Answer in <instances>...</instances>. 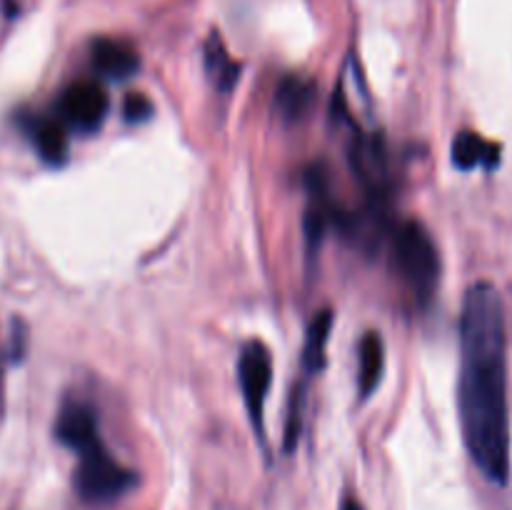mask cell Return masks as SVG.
Masks as SVG:
<instances>
[{"mask_svg":"<svg viewBox=\"0 0 512 510\" xmlns=\"http://www.w3.org/2000/svg\"><path fill=\"white\" fill-rule=\"evenodd\" d=\"M93 68L108 80H125L138 73L140 58L135 48L125 40L115 38H98L90 48Z\"/></svg>","mask_w":512,"mask_h":510,"instance_id":"9c48e42d","label":"cell"},{"mask_svg":"<svg viewBox=\"0 0 512 510\" xmlns=\"http://www.w3.org/2000/svg\"><path fill=\"white\" fill-rule=\"evenodd\" d=\"M203 63L213 88L225 95L233 93V88L240 80V63L233 60V55L228 53V48H225L223 38L218 33H210V38L205 40Z\"/></svg>","mask_w":512,"mask_h":510,"instance_id":"30bf717a","label":"cell"},{"mask_svg":"<svg viewBox=\"0 0 512 510\" xmlns=\"http://www.w3.org/2000/svg\"><path fill=\"white\" fill-rule=\"evenodd\" d=\"M330 330H333V310L325 308L320 310L313 318V323L308 325V333H305V345H303V375L318 373L325 363V345H328Z\"/></svg>","mask_w":512,"mask_h":510,"instance_id":"4fadbf2b","label":"cell"},{"mask_svg":"<svg viewBox=\"0 0 512 510\" xmlns=\"http://www.w3.org/2000/svg\"><path fill=\"white\" fill-rule=\"evenodd\" d=\"M315 100H318V88L313 80L290 73L280 80L275 90V113L288 125L303 123L313 113Z\"/></svg>","mask_w":512,"mask_h":510,"instance_id":"ba28073f","label":"cell"},{"mask_svg":"<svg viewBox=\"0 0 512 510\" xmlns=\"http://www.w3.org/2000/svg\"><path fill=\"white\" fill-rule=\"evenodd\" d=\"M155 105L153 100L145 93H130L128 98L123 100V118L128 123H145V120L153 118Z\"/></svg>","mask_w":512,"mask_h":510,"instance_id":"5bb4252c","label":"cell"},{"mask_svg":"<svg viewBox=\"0 0 512 510\" xmlns=\"http://www.w3.org/2000/svg\"><path fill=\"white\" fill-rule=\"evenodd\" d=\"M340 510H363V505H360L358 500H353V498H345L343 508H340Z\"/></svg>","mask_w":512,"mask_h":510,"instance_id":"9a60e30c","label":"cell"},{"mask_svg":"<svg viewBox=\"0 0 512 510\" xmlns=\"http://www.w3.org/2000/svg\"><path fill=\"white\" fill-rule=\"evenodd\" d=\"M25 135L30 138V143L35 145L40 158L48 165H63L65 155H68V135H65V125L60 123V118H50V115H35L25 113L20 118Z\"/></svg>","mask_w":512,"mask_h":510,"instance_id":"52a82bcc","label":"cell"},{"mask_svg":"<svg viewBox=\"0 0 512 510\" xmlns=\"http://www.w3.org/2000/svg\"><path fill=\"white\" fill-rule=\"evenodd\" d=\"M108 108V93L98 83H93V80H78V83L68 85L63 90V95H60L58 118L65 128L90 135L103 128Z\"/></svg>","mask_w":512,"mask_h":510,"instance_id":"5b68a950","label":"cell"},{"mask_svg":"<svg viewBox=\"0 0 512 510\" xmlns=\"http://www.w3.org/2000/svg\"><path fill=\"white\" fill-rule=\"evenodd\" d=\"M460 430L475 468L495 485L510 478L508 340L493 283L470 285L460 313Z\"/></svg>","mask_w":512,"mask_h":510,"instance_id":"6da1fadb","label":"cell"},{"mask_svg":"<svg viewBox=\"0 0 512 510\" xmlns=\"http://www.w3.org/2000/svg\"><path fill=\"white\" fill-rule=\"evenodd\" d=\"M453 163L460 170H475V168H488L493 170L500 163V145L490 143V140L480 138L478 133H465L455 135L453 140Z\"/></svg>","mask_w":512,"mask_h":510,"instance_id":"8fae6325","label":"cell"},{"mask_svg":"<svg viewBox=\"0 0 512 510\" xmlns=\"http://www.w3.org/2000/svg\"><path fill=\"white\" fill-rule=\"evenodd\" d=\"M55 438H58V443H63L65 448L75 450V453H83L85 448L98 443L100 433L95 410L90 408V405L78 403V400L65 403L63 408H60L58 420H55Z\"/></svg>","mask_w":512,"mask_h":510,"instance_id":"8992f818","label":"cell"},{"mask_svg":"<svg viewBox=\"0 0 512 510\" xmlns=\"http://www.w3.org/2000/svg\"><path fill=\"white\" fill-rule=\"evenodd\" d=\"M390 253L400 275L420 305H428L440 280V258L433 238L418 220H403L390 228Z\"/></svg>","mask_w":512,"mask_h":510,"instance_id":"7a4b0ae2","label":"cell"},{"mask_svg":"<svg viewBox=\"0 0 512 510\" xmlns=\"http://www.w3.org/2000/svg\"><path fill=\"white\" fill-rule=\"evenodd\" d=\"M358 388L363 398H370L375 393V388L383 380L385 370V343L380 338V333L375 330H368V333L360 338L358 345Z\"/></svg>","mask_w":512,"mask_h":510,"instance_id":"7c38bea8","label":"cell"},{"mask_svg":"<svg viewBox=\"0 0 512 510\" xmlns=\"http://www.w3.org/2000/svg\"><path fill=\"white\" fill-rule=\"evenodd\" d=\"M78 458L75 490H78L80 500H85V503H113V500L133 490L135 483H138V475L130 468H125V465H120L108 453L103 440H98L95 445L85 448L83 453H78Z\"/></svg>","mask_w":512,"mask_h":510,"instance_id":"3957f363","label":"cell"},{"mask_svg":"<svg viewBox=\"0 0 512 510\" xmlns=\"http://www.w3.org/2000/svg\"><path fill=\"white\" fill-rule=\"evenodd\" d=\"M238 378L240 388H243V400L245 408H248L250 423H253L258 438L263 440L265 398H268L270 383H273V355H270L268 345L260 343V340L245 343V348L240 350Z\"/></svg>","mask_w":512,"mask_h":510,"instance_id":"277c9868","label":"cell"}]
</instances>
